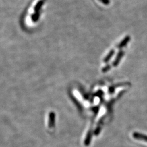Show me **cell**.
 Masks as SVG:
<instances>
[{
    "label": "cell",
    "mask_w": 147,
    "mask_h": 147,
    "mask_svg": "<svg viewBox=\"0 0 147 147\" xmlns=\"http://www.w3.org/2000/svg\"><path fill=\"white\" fill-rule=\"evenodd\" d=\"M44 3V0H40L38 1V2L36 4V5L34 7V11L35 12H39L40 9L42 8V5Z\"/></svg>",
    "instance_id": "cell-5"
},
{
    "label": "cell",
    "mask_w": 147,
    "mask_h": 147,
    "mask_svg": "<svg viewBox=\"0 0 147 147\" xmlns=\"http://www.w3.org/2000/svg\"><path fill=\"white\" fill-rule=\"evenodd\" d=\"M40 17V14L39 12H35L32 16V20L33 22H37L38 21Z\"/></svg>",
    "instance_id": "cell-8"
},
{
    "label": "cell",
    "mask_w": 147,
    "mask_h": 147,
    "mask_svg": "<svg viewBox=\"0 0 147 147\" xmlns=\"http://www.w3.org/2000/svg\"><path fill=\"white\" fill-rule=\"evenodd\" d=\"M114 54H115V50H111L110 51L109 53L107 55V56L104 58V62L105 63L108 62L111 59V58L113 57Z\"/></svg>",
    "instance_id": "cell-6"
},
{
    "label": "cell",
    "mask_w": 147,
    "mask_h": 147,
    "mask_svg": "<svg viewBox=\"0 0 147 147\" xmlns=\"http://www.w3.org/2000/svg\"><path fill=\"white\" fill-rule=\"evenodd\" d=\"M110 65H107L105 66V67H104V68H102V71L103 73H106V72H107L109 70H110Z\"/></svg>",
    "instance_id": "cell-9"
},
{
    "label": "cell",
    "mask_w": 147,
    "mask_h": 147,
    "mask_svg": "<svg viewBox=\"0 0 147 147\" xmlns=\"http://www.w3.org/2000/svg\"><path fill=\"white\" fill-rule=\"evenodd\" d=\"M55 113L53 112H51L49 113V122L48 125L50 128H52L55 126Z\"/></svg>",
    "instance_id": "cell-1"
},
{
    "label": "cell",
    "mask_w": 147,
    "mask_h": 147,
    "mask_svg": "<svg viewBox=\"0 0 147 147\" xmlns=\"http://www.w3.org/2000/svg\"><path fill=\"white\" fill-rule=\"evenodd\" d=\"M123 55H124V53L123 51H121V52H119L118 53V55L116 56L115 61L113 63V65L114 67H117L119 64V63L121 61V59L123 57Z\"/></svg>",
    "instance_id": "cell-3"
},
{
    "label": "cell",
    "mask_w": 147,
    "mask_h": 147,
    "mask_svg": "<svg viewBox=\"0 0 147 147\" xmlns=\"http://www.w3.org/2000/svg\"><path fill=\"white\" fill-rule=\"evenodd\" d=\"M100 1L105 5H108L110 3V0H100Z\"/></svg>",
    "instance_id": "cell-10"
},
{
    "label": "cell",
    "mask_w": 147,
    "mask_h": 147,
    "mask_svg": "<svg viewBox=\"0 0 147 147\" xmlns=\"http://www.w3.org/2000/svg\"><path fill=\"white\" fill-rule=\"evenodd\" d=\"M91 139H92V131H91V130H90L88 132V134L86 136V140H84V144H86V146L89 145L90 143Z\"/></svg>",
    "instance_id": "cell-7"
},
{
    "label": "cell",
    "mask_w": 147,
    "mask_h": 147,
    "mask_svg": "<svg viewBox=\"0 0 147 147\" xmlns=\"http://www.w3.org/2000/svg\"><path fill=\"white\" fill-rule=\"evenodd\" d=\"M100 130H101L100 127H98L96 129V130H95V135H99V132H100Z\"/></svg>",
    "instance_id": "cell-11"
},
{
    "label": "cell",
    "mask_w": 147,
    "mask_h": 147,
    "mask_svg": "<svg viewBox=\"0 0 147 147\" xmlns=\"http://www.w3.org/2000/svg\"><path fill=\"white\" fill-rule=\"evenodd\" d=\"M134 138L136 140H143L144 141L147 142V136L143 135V134H141L138 132H134L132 135Z\"/></svg>",
    "instance_id": "cell-2"
},
{
    "label": "cell",
    "mask_w": 147,
    "mask_h": 147,
    "mask_svg": "<svg viewBox=\"0 0 147 147\" xmlns=\"http://www.w3.org/2000/svg\"><path fill=\"white\" fill-rule=\"evenodd\" d=\"M130 37L129 36H126L124 39H123L122 40V41L118 45V47L121 49L122 47H124L126 44L128 43V42H130Z\"/></svg>",
    "instance_id": "cell-4"
}]
</instances>
